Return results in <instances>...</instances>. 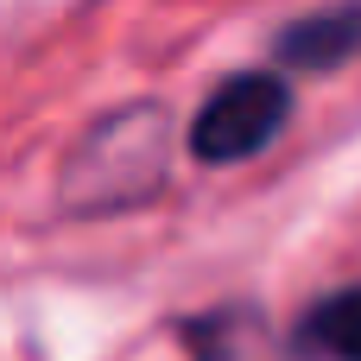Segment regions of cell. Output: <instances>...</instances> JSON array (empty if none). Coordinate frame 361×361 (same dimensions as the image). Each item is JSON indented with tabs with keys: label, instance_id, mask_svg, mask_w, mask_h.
Wrapping results in <instances>:
<instances>
[{
	"label": "cell",
	"instance_id": "6da1fadb",
	"mask_svg": "<svg viewBox=\"0 0 361 361\" xmlns=\"http://www.w3.org/2000/svg\"><path fill=\"white\" fill-rule=\"evenodd\" d=\"M165 178V114L152 102L102 121L63 165L57 197L70 216H108V209H140Z\"/></svg>",
	"mask_w": 361,
	"mask_h": 361
},
{
	"label": "cell",
	"instance_id": "7a4b0ae2",
	"mask_svg": "<svg viewBox=\"0 0 361 361\" xmlns=\"http://www.w3.org/2000/svg\"><path fill=\"white\" fill-rule=\"evenodd\" d=\"M286 114H292V89H286L279 76H267V70H241V76H228V82L203 102V114L190 121V152H197L203 165L254 159L260 146L279 140Z\"/></svg>",
	"mask_w": 361,
	"mask_h": 361
},
{
	"label": "cell",
	"instance_id": "3957f363",
	"mask_svg": "<svg viewBox=\"0 0 361 361\" xmlns=\"http://www.w3.org/2000/svg\"><path fill=\"white\" fill-rule=\"evenodd\" d=\"M190 361H286V349L273 343V324L247 305H222V311H203L190 324H178Z\"/></svg>",
	"mask_w": 361,
	"mask_h": 361
},
{
	"label": "cell",
	"instance_id": "277c9868",
	"mask_svg": "<svg viewBox=\"0 0 361 361\" xmlns=\"http://www.w3.org/2000/svg\"><path fill=\"white\" fill-rule=\"evenodd\" d=\"M273 51H279L286 63H298V70H343V63H355L361 57V0L286 25Z\"/></svg>",
	"mask_w": 361,
	"mask_h": 361
},
{
	"label": "cell",
	"instance_id": "5b68a950",
	"mask_svg": "<svg viewBox=\"0 0 361 361\" xmlns=\"http://www.w3.org/2000/svg\"><path fill=\"white\" fill-rule=\"evenodd\" d=\"M298 355L311 361H361V286L330 292L298 324Z\"/></svg>",
	"mask_w": 361,
	"mask_h": 361
}]
</instances>
